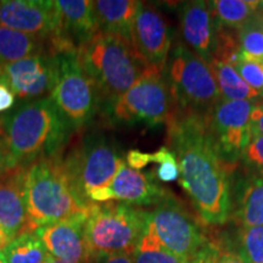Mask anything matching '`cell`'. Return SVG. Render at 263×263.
<instances>
[{
  "label": "cell",
  "instance_id": "cell-1",
  "mask_svg": "<svg viewBox=\"0 0 263 263\" xmlns=\"http://www.w3.org/2000/svg\"><path fill=\"white\" fill-rule=\"evenodd\" d=\"M168 141L180 171V185L188 193L200 221L221 226L232 215L229 171L216 153L206 118L172 114Z\"/></svg>",
  "mask_w": 263,
  "mask_h": 263
},
{
  "label": "cell",
  "instance_id": "cell-2",
  "mask_svg": "<svg viewBox=\"0 0 263 263\" xmlns=\"http://www.w3.org/2000/svg\"><path fill=\"white\" fill-rule=\"evenodd\" d=\"M0 127L12 168L60 156L73 132L50 97L24 101Z\"/></svg>",
  "mask_w": 263,
  "mask_h": 263
},
{
  "label": "cell",
  "instance_id": "cell-3",
  "mask_svg": "<svg viewBox=\"0 0 263 263\" xmlns=\"http://www.w3.org/2000/svg\"><path fill=\"white\" fill-rule=\"evenodd\" d=\"M82 70L93 81L101 100L116 103L150 67L129 39L99 31L77 49Z\"/></svg>",
  "mask_w": 263,
  "mask_h": 263
},
{
  "label": "cell",
  "instance_id": "cell-4",
  "mask_svg": "<svg viewBox=\"0 0 263 263\" xmlns=\"http://www.w3.org/2000/svg\"><path fill=\"white\" fill-rule=\"evenodd\" d=\"M25 195L29 232L76 215L87 213L93 203L83 201L68 182L61 155L43 159L26 168Z\"/></svg>",
  "mask_w": 263,
  "mask_h": 263
},
{
  "label": "cell",
  "instance_id": "cell-5",
  "mask_svg": "<svg viewBox=\"0 0 263 263\" xmlns=\"http://www.w3.org/2000/svg\"><path fill=\"white\" fill-rule=\"evenodd\" d=\"M149 217L150 212L143 207L116 201L93 203L85 219L91 261L100 256H132L145 233Z\"/></svg>",
  "mask_w": 263,
  "mask_h": 263
},
{
  "label": "cell",
  "instance_id": "cell-6",
  "mask_svg": "<svg viewBox=\"0 0 263 263\" xmlns=\"http://www.w3.org/2000/svg\"><path fill=\"white\" fill-rule=\"evenodd\" d=\"M163 71L176 115L207 118L222 99L210 65L188 47L177 45Z\"/></svg>",
  "mask_w": 263,
  "mask_h": 263
},
{
  "label": "cell",
  "instance_id": "cell-7",
  "mask_svg": "<svg viewBox=\"0 0 263 263\" xmlns=\"http://www.w3.org/2000/svg\"><path fill=\"white\" fill-rule=\"evenodd\" d=\"M149 224L161 245L184 263H209L221 246L172 193L155 205Z\"/></svg>",
  "mask_w": 263,
  "mask_h": 263
},
{
  "label": "cell",
  "instance_id": "cell-8",
  "mask_svg": "<svg viewBox=\"0 0 263 263\" xmlns=\"http://www.w3.org/2000/svg\"><path fill=\"white\" fill-rule=\"evenodd\" d=\"M124 162L117 147L100 136L85 137L61 157L71 186L88 203V195L108 185Z\"/></svg>",
  "mask_w": 263,
  "mask_h": 263
},
{
  "label": "cell",
  "instance_id": "cell-9",
  "mask_svg": "<svg viewBox=\"0 0 263 263\" xmlns=\"http://www.w3.org/2000/svg\"><path fill=\"white\" fill-rule=\"evenodd\" d=\"M111 116L123 124L143 123L157 127L173 114L172 98L163 71L150 66L145 73L111 106Z\"/></svg>",
  "mask_w": 263,
  "mask_h": 263
},
{
  "label": "cell",
  "instance_id": "cell-10",
  "mask_svg": "<svg viewBox=\"0 0 263 263\" xmlns=\"http://www.w3.org/2000/svg\"><path fill=\"white\" fill-rule=\"evenodd\" d=\"M59 73L50 99L72 130L87 127L98 114L101 98L93 81L82 70L77 51L58 55Z\"/></svg>",
  "mask_w": 263,
  "mask_h": 263
},
{
  "label": "cell",
  "instance_id": "cell-11",
  "mask_svg": "<svg viewBox=\"0 0 263 263\" xmlns=\"http://www.w3.org/2000/svg\"><path fill=\"white\" fill-rule=\"evenodd\" d=\"M255 101L221 100L206 118L216 153L230 172L241 161L252 139L251 112Z\"/></svg>",
  "mask_w": 263,
  "mask_h": 263
},
{
  "label": "cell",
  "instance_id": "cell-12",
  "mask_svg": "<svg viewBox=\"0 0 263 263\" xmlns=\"http://www.w3.org/2000/svg\"><path fill=\"white\" fill-rule=\"evenodd\" d=\"M59 73V58L43 51L12 64L0 66V82L8 84L15 97L24 101L47 98L54 90Z\"/></svg>",
  "mask_w": 263,
  "mask_h": 263
},
{
  "label": "cell",
  "instance_id": "cell-13",
  "mask_svg": "<svg viewBox=\"0 0 263 263\" xmlns=\"http://www.w3.org/2000/svg\"><path fill=\"white\" fill-rule=\"evenodd\" d=\"M155 179L154 173L132 170L124 162L111 183L91 192L88 195V201L90 203L116 201L138 207L155 206L170 194Z\"/></svg>",
  "mask_w": 263,
  "mask_h": 263
},
{
  "label": "cell",
  "instance_id": "cell-14",
  "mask_svg": "<svg viewBox=\"0 0 263 263\" xmlns=\"http://www.w3.org/2000/svg\"><path fill=\"white\" fill-rule=\"evenodd\" d=\"M59 28L48 41V50L54 55L77 51L99 32L90 0H58Z\"/></svg>",
  "mask_w": 263,
  "mask_h": 263
},
{
  "label": "cell",
  "instance_id": "cell-15",
  "mask_svg": "<svg viewBox=\"0 0 263 263\" xmlns=\"http://www.w3.org/2000/svg\"><path fill=\"white\" fill-rule=\"evenodd\" d=\"M0 25L47 42L59 28V11L50 0H0Z\"/></svg>",
  "mask_w": 263,
  "mask_h": 263
},
{
  "label": "cell",
  "instance_id": "cell-16",
  "mask_svg": "<svg viewBox=\"0 0 263 263\" xmlns=\"http://www.w3.org/2000/svg\"><path fill=\"white\" fill-rule=\"evenodd\" d=\"M87 213L76 215L35 230L34 233L42 240L51 257L61 263L91 262L85 239Z\"/></svg>",
  "mask_w": 263,
  "mask_h": 263
},
{
  "label": "cell",
  "instance_id": "cell-17",
  "mask_svg": "<svg viewBox=\"0 0 263 263\" xmlns=\"http://www.w3.org/2000/svg\"><path fill=\"white\" fill-rule=\"evenodd\" d=\"M132 44L151 66L164 70L168 60L172 34L163 16L143 3L132 31Z\"/></svg>",
  "mask_w": 263,
  "mask_h": 263
},
{
  "label": "cell",
  "instance_id": "cell-18",
  "mask_svg": "<svg viewBox=\"0 0 263 263\" xmlns=\"http://www.w3.org/2000/svg\"><path fill=\"white\" fill-rule=\"evenodd\" d=\"M180 32L186 47L194 54L211 64L215 48V17L209 2L184 3L179 11Z\"/></svg>",
  "mask_w": 263,
  "mask_h": 263
},
{
  "label": "cell",
  "instance_id": "cell-19",
  "mask_svg": "<svg viewBox=\"0 0 263 263\" xmlns=\"http://www.w3.org/2000/svg\"><path fill=\"white\" fill-rule=\"evenodd\" d=\"M26 168H12L0 180V227L11 240L31 233L25 195Z\"/></svg>",
  "mask_w": 263,
  "mask_h": 263
},
{
  "label": "cell",
  "instance_id": "cell-20",
  "mask_svg": "<svg viewBox=\"0 0 263 263\" xmlns=\"http://www.w3.org/2000/svg\"><path fill=\"white\" fill-rule=\"evenodd\" d=\"M232 212L239 228L263 226V176L250 171L239 180Z\"/></svg>",
  "mask_w": 263,
  "mask_h": 263
},
{
  "label": "cell",
  "instance_id": "cell-21",
  "mask_svg": "<svg viewBox=\"0 0 263 263\" xmlns=\"http://www.w3.org/2000/svg\"><path fill=\"white\" fill-rule=\"evenodd\" d=\"M143 3L136 0H98L93 2L99 31L132 39V31ZM132 42V41H130Z\"/></svg>",
  "mask_w": 263,
  "mask_h": 263
},
{
  "label": "cell",
  "instance_id": "cell-22",
  "mask_svg": "<svg viewBox=\"0 0 263 263\" xmlns=\"http://www.w3.org/2000/svg\"><path fill=\"white\" fill-rule=\"evenodd\" d=\"M47 42L0 25V66L43 52Z\"/></svg>",
  "mask_w": 263,
  "mask_h": 263
},
{
  "label": "cell",
  "instance_id": "cell-23",
  "mask_svg": "<svg viewBox=\"0 0 263 263\" xmlns=\"http://www.w3.org/2000/svg\"><path fill=\"white\" fill-rule=\"evenodd\" d=\"M210 67L215 74L217 85L223 100L228 101H254L261 97L257 91L250 88L240 77L235 67L224 62L212 61Z\"/></svg>",
  "mask_w": 263,
  "mask_h": 263
},
{
  "label": "cell",
  "instance_id": "cell-24",
  "mask_svg": "<svg viewBox=\"0 0 263 263\" xmlns=\"http://www.w3.org/2000/svg\"><path fill=\"white\" fill-rule=\"evenodd\" d=\"M217 25L239 29L263 10V2L244 0H215L209 2Z\"/></svg>",
  "mask_w": 263,
  "mask_h": 263
},
{
  "label": "cell",
  "instance_id": "cell-25",
  "mask_svg": "<svg viewBox=\"0 0 263 263\" xmlns=\"http://www.w3.org/2000/svg\"><path fill=\"white\" fill-rule=\"evenodd\" d=\"M8 263H44L48 250L35 233H25L10 241L3 250Z\"/></svg>",
  "mask_w": 263,
  "mask_h": 263
},
{
  "label": "cell",
  "instance_id": "cell-26",
  "mask_svg": "<svg viewBox=\"0 0 263 263\" xmlns=\"http://www.w3.org/2000/svg\"><path fill=\"white\" fill-rule=\"evenodd\" d=\"M233 251L242 263H263V226L239 228Z\"/></svg>",
  "mask_w": 263,
  "mask_h": 263
},
{
  "label": "cell",
  "instance_id": "cell-27",
  "mask_svg": "<svg viewBox=\"0 0 263 263\" xmlns=\"http://www.w3.org/2000/svg\"><path fill=\"white\" fill-rule=\"evenodd\" d=\"M132 258L134 263H184L161 245L150 224H147L143 238L132 254Z\"/></svg>",
  "mask_w": 263,
  "mask_h": 263
},
{
  "label": "cell",
  "instance_id": "cell-28",
  "mask_svg": "<svg viewBox=\"0 0 263 263\" xmlns=\"http://www.w3.org/2000/svg\"><path fill=\"white\" fill-rule=\"evenodd\" d=\"M215 26V48H213L212 61L233 65L240 52L238 29L224 27V26L217 25L216 22Z\"/></svg>",
  "mask_w": 263,
  "mask_h": 263
},
{
  "label": "cell",
  "instance_id": "cell-29",
  "mask_svg": "<svg viewBox=\"0 0 263 263\" xmlns=\"http://www.w3.org/2000/svg\"><path fill=\"white\" fill-rule=\"evenodd\" d=\"M256 16V15H255ZM240 57L263 62V32L256 17L238 29Z\"/></svg>",
  "mask_w": 263,
  "mask_h": 263
},
{
  "label": "cell",
  "instance_id": "cell-30",
  "mask_svg": "<svg viewBox=\"0 0 263 263\" xmlns=\"http://www.w3.org/2000/svg\"><path fill=\"white\" fill-rule=\"evenodd\" d=\"M233 66L250 88L257 91L259 95H263V62L248 60L240 57L239 52V57Z\"/></svg>",
  "mask_w": 263,
  "mask_h": 263
},
{
  "label": "cell",
  "instance_id": "cell-31",
  "mask_svg": "<svg viewBox=\"0 0 263 263\" xmlns=\"http://www.w3.org/2000/svg\"><path fill=\"white\" fill-rule=\"evenodd\" d=\"M241 161L248 166L251 172L263 176V136L262 134H254L246 147Z\"/></svg>",
  "mask_w": 263,
  "mask_h": 263
},
{
  "label": "cell",
  "instance_id": "cell-32",
  "mask_svg": "<svg viewBox=\"0 0 263 263\" xmlns=\"http://www.w3.org/2000/svg\"><path fill=\"white\" fill-rule=\"evenodd\" d=\"M179 176H180V171H179L178 161H177V159L160 163L159 168L156 170V173H155L156 178L164 183L174 182V180L179 178Z\"/></svg>",
  "mask_w": 263,
  "mask_h": 263
},
{
  "label": "cell",
  "instance_id": "cell-33",
  "mask_svg": "<svg viewBox=\"0 0 263 263\" xmlns=\"http://www.w3.org/2000/svg\"><path fill=\"white\" fill-rule=\"evenodd\" d=\"M126 162L132 170L139 171L153 162V154L143 153L140 150H129L126 155Z\"/></svg>",
  "mask_w": 263,
  "mask_h": 263
},
{
  "label": "cell",
  "instance_id": "cell-34",
  "mask_svg": "<svg viewBox=\"0 0 263 263\" xmlns=\"http://www.w3.org/2000/svg\"><path fill=\"white\" fill-rule=\"evenodd\" d=\"M15 104V94L8 84L0 82V112H6Z\"/></svg>",
  "mask_w": 263,
  "mask_h": 263
},
{
  "label": "cell",
  "instance_id": "cell-35",
  "mask_svg": "<svg viewBox=\"0 0 263 263\" xmlns=\"http://www.w3.org/2000/svg\"><path fill=\"white\" fill-rule=\"evenodd\" d=\"M12 170L11 162H10L9 150L6 147L4 138H0V180Z\"/></svg>",
  "mask_w": 263,
  "mask_h": 263
},
{
  "label": "cell",
  "instance_id": "cell-36",
  "mask_svg": "<svg viewBox=\"0 0 263 263\" xmlns=\"http://www.w3.org/2000/svg\"><path fill=\"white\" fill-rule=\"evenodd\" d=\"M252 136L262 134L263 136V104H256L251 112Z\"/></svg>",
  "mask_w": 263,
  "mask_h": 263
},
{
  "label": "cell",
  "instance_id": "cell-37",
  "mask_svg": "<svg viewBox=\"0 0 263 263\" xmlns=\"http://www.w3.org/2000/svg\"><path fill=\"white\" fill-rule=\"evenodd\" d=\"M91 263H134L130 255H108L94 258Z\"/></svg>",
  "mask_w": 263,
  "mask_h": 263
},
{
  "label": "cell",
  "instance_id": "cell-38",
  "mask_svg": "<svg viewBox=\"0 0 263 263\" xmlns=\"http://www.w3.org/2000/svg\"><path fill=\"white\" fill-rule=\"evenodd\" d=\"M10 241H11V238H10V236L6 234L5 230L0 227V251H3V250L10 244Z\"/></svg>",
  "mask_w": 263,
  "mask_h": 263
},
{
  "label": "cell",
  "instance_id": "cell-39",
  "mask_svg": "<svg viewBox=\"0 0 263 263\" xmlns=\"http://www.w3.org/2000/svg\"><path fill=\"white\" fill-rule=\"evenodd\" d=\"M255 17H256V20H257L259 27H261L262 32H263V10H261V11H258L257 14H256Z\"/></svg>",
  "mask_w": 263,
  "mask_h": 263
},
{
  "label": "cell",
  "instance_id": "cell-40",
  "mask_svg": "<svg viewBox=\"0 0 263 263\" xmlns=\"http://www.w3.org/2000/svg\"><path fill=\"white\" fill-rule=\"evenodd\" d=\"M44 263H61V262H59L58 259H55L54 257H51V256L49 255L48 258H47V261H45Z\"/></svg>",
  "mask_w": 263,
  "mask_h": 263
},
{
  "label": "cell",
  "instance_id": "cell-41",
  "mask_svg": "<svg viewBox=\"0 0 263 263\" xmlns=\"http://www.w3.org/2000/svg\"><path fill=\"white\" fill-rule=\"evenodd\" d=\"M0 263H8V262H6V259H5V256L3 255L2 251H0Z\"/></svg>",
  "mask_w": 263,
  "mask_h": 263
},
{
  "label": "cell",
  "instance_id": "cell-42",
  "mask_svg": "<svg viewBox=\"0 0 263 263\" xmlns=\"http://www.w3.org/2000/svg\"><path fill=\"white\" fill-rule=\"evenodd\" d=\"M0 134H2V127H0Z\"/></svg>",
  "mask_w": 263,
  "mask_h": 263
}]
</instances>
